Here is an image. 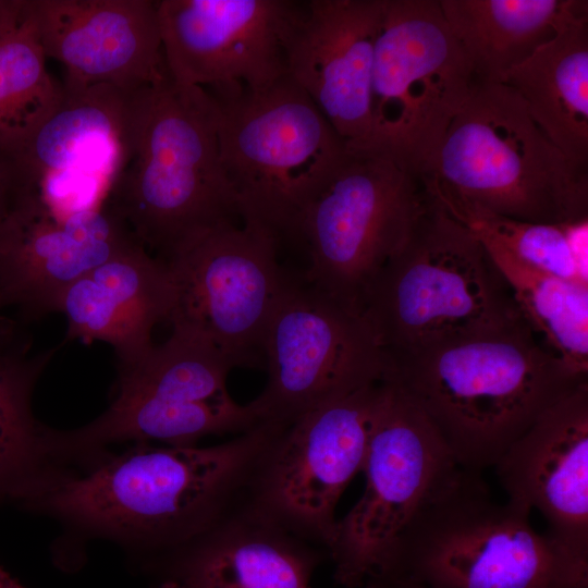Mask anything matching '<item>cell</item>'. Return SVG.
<instances>
[{
    "label": "cell",
    "instance_id": "11",
    "mask_svg": "<svg viewBox=\"0 0 588 588\" xmlns=\"http://www.w3.org/2000/svg\"><path fill=\"white\" fill-rule=\"evenodd\" d=\"M461 467L420 409L382 380L364 493L338 520L328 554L345 588H376L416 515Z\"/></svg>",
    "mask_w": 588,
    "mask_h": 588
},
{
    "label": "cell",
    "instance_id": "17",
    "mask_svg": "<svg viewBox=\"0 0 588 588\" xmlns=\"http://www.w3.org/2000/svg\"><path fill=\"white\" fill-rule=\"evenodd\" d=\"M385 0L299 2L284 38L286 75L311 99L348 151L370 128L375 50Z\"/></svg>",
    "mask_w": 588,
    "mask_h": 588
},
{
    "label": "cell",
    "instance_id": "1",
    "mask_svg": "<svg viewBox=\"0 0 588 588\" xmlns=\"http://www.w3.org/2000/svg\"><path fill=\"white\" fill-rule=\"evenodd\" d=\"M284 426L259 422L210 446L139 443L78 478H56L32 503L99 534L177 549L247 499Z\"/></svg>",
    "mask_w": 588,
    "mask_h": 588
},
{
    "label": "cell",
    "instance_id": "8",
    "mask_svg": "<svg viewBox=\"0 0 588 588\" xmlns=\"http://www.w3.org/2000/svg\"><path fill=\"white\" fill-rule=\"evenodd\" d=\"M232 363L198 334L172 327L171 335L142 357L118 364L117 393L91 422L51 429L53 457L86 455L123 441L189 446L210 434L242 433L259 424L249 406L226 390Z\"/></svg>",
    "mask_w": 588,
    "mask_h": 588
},
{
    "label": "cell",
    "instance_id": "18",
    "mask_svg": "<svg viewBox=\"0 0 588 588\" xmlns=\"http://www.w3.org/2000/svg\"><path fill=\"white\" fill-rule=\"evenodd\" d=\"M47 58L65 69L62 87L97 84L136 90L168 71L156 1L28 0Z\"/></svg>",
    "mask_w": 588,
    "mask_h": 588
},
{
    "label": "cell",
    "instance_id": "9",
    "mask_svg": "<svg viewBox=\"0 0 588 588\" xmlns=\"http://www.w3.org/2000/svg\"><path fill=\"white\" fill-rule=\"evenodd\" d=\"M473 83L439 0H385L373 59L369 134L350 152L380 156L429 177Z\"/></svg>",
    "mask_w": 588,
    "mask_h": 588
},
{
    "label": "cell",
    "instance_id": "4",
    "mask_svg": "<svg viewBox=\"0 0 588 588\" xmlns=\"http://www.w3.org/2000/svg\"><path fill=\"white\" fill-rule=\"evenodd\" d=\"M363 317L385 356L526 324L481 242L432 192L406 242L372 283Z\"/></svg>",
    "mask_w": 588,
    "mask_h": 588
},
{
    "label": "cell",
    "instance_id": "14",
    "mask_svg": "<svg viewBox=\"0 0 588 588\" xmlns=\"http://www.w3.org/2000/svg\"><path fill=\"white\" fill-rule=\"evenodd\" d=\"M279 244L258 228L215 226L164 261L174 286L172 327L189 330L234 367L264 364V335L290 275Z\"/></svg>",
    "mask_w": 588,
    "mask_h": 588
},
{
    "label": "cell",
    "instance_id": "26",
    "mask_svg": "<svg viewBox=\"0 0 588 588\" xmlns=\"http://www.w3.org/2000/svg\"><path fill=\"white\" fill-rule=\"evenodd\" d=\"M481 244L532 333L574 373L588 377V284L538 269L495 244Z\"/></svg>",
    "mask_w": 588,
    "mask_h": 588
},
{
    "label": "cell",
    "instance_id": "34",
    "mask_svg": "<svg viewBox=\"0 0 588 588\" xmlns=\"http://www.w3.org/2000/svg\"><path fill=\"white\" fill-rule=\"evenodd\" d=\"M402 588H424V587H420V586H405V587H402Z\"/></svg>",
    "mask_w": 588,
    "mask_h": 588
},
{
    "label": "cell",
    "instance_id": "28",
    "mask_svg": "<svg viewBox=\"0 0 588 588\" xmlns=\"http://www.w3.org/2000/svg\"><path fill=\"white\" fill-rule=\"evenodd\" d=\"M46 59L25 0L20 20L0 29V145L37 126L61 102L62 84L48 73Z\"/></svg>",
    "mask_w": 588,
    "mask_h": 588
},
{
    "label": "cell",
    "instance_id": "32",
    "mask_svg": "<svg viewBox=\"0 0 588 588\" xmlns=\"http://www.w3.org/2000/svg\"><path fill=\"white\" fill-rule=\"evenodd\" d=\"M160 588H181L176 583L166 579Z\"/></svg>",
    "mask_w": 588,
    "mask_h": 588
},
{
    "label": "cell",
    "instance_id": "21",
    "mask_svg": "<svg viewBox=\"0 0 588 588\" xmlns=\"http://www.w3.org/2000/svg\"><path fill=\"white\" fill-rule=\"evenodd\" d=\"M174 286L164 260L134 242L74 282L58 313L68 319L66 341L110 344L118 364L145 355L155 327L169 320Z\"/></svg>",
    "mask_w": 588,
    "mask_h": 588
},
{
    "label": "cell",
    "instance_id": "16",
    "mask_svg": "<svg viewBox=\"0 0 588 588\" xmlns=\"http://www.w3.org/2000/svg\"><path fill=\"white\" fill-rule=\"evenodd\" d=\"M298 1H156L169 76L215 99L262 91L286 74L284 38Z\"/></svg>",
    "mask_w": 588,
    "mask_h": 588
},
{
    "label": "cell",
    "instance_id": "7",
    "mask_svg": "<svg viewBox=\"0 0 588 588\" xmlns=\"http://www.w3.org/2000/svg\"><path fill=\"white\" fill-rule=\"evenodd\" d=\"M215 100L221 164L241 221L279 246L295 242L305 209L347 159L346 143L286 74L262 91Z\"/></svg>",
    "mask_w": 588,
    "mask_h": 588
},
{
    "label": "cell",
    "instance_id": "29",
    "mask_svg": "<svg viewBox=\"0 0 588 588\" xmlns=\"http://www.w3.org/2000/svg\"><path fill=\"white\" fill-rule=\"evenodd\" d=\"M24 5L25 0H0V29L19 21Z\"/></svg>",
    "mask_w": 588,
    "mask_h": 588
},
{
    "label": "cell",
    "instance_id": "5",
    "mask_svg": "<svg viewBox=\"0 0 588 588\" xmlns=\"http://www.w3.org/2000/svg\"><path fill=\"white\" fill-rule=\"evenodd\" d=\"M529 511L497 503L458 467L416 515L376 588H588V566L537 532Z\"/></svg>",
    "mask_w": 588,
    "mask_h": 588
},
{
    "label": "cell",
    "instance_id": "31",
    "mask_svg": "<svg viewBox=\"0 0 588 588\" xmlns=\"http://www.w3.org/2000/svg\"><path fill=\"white\" fill-rule=\"evenodd\" d=\"M0 588H24L0 565Z\"/></svg>",
    "mask_w": 588,
    "mask_h": 588
},
{
    "label": "cell",
    "instance_id": "27",
    "mask_svg": "<svg viewBox=\"0 0 588 588\" xmlns=\"http://www.w3.org/2000/svg\"><path fill=\"white\" fill-rule=\"evenodd\" d=\"M428 185L443 208L480 242L495 244L518 259L562 279L588 284L587 221L574 224L534 223L494 213L440 187Z\"/></svg>",
    "mask_w": 588,
    "mask_h": 588
},
{
    "label": "cell",
    "instance_id": "33",
    "mask_svg": "<svg viewBox=\"0 0 588 588\" xmlns=\"http://www.w3.org/2000/svg\"><path fill=\"white\" fill-rule=\"evenodd\" d=\"M3 304H4V302H3L2 295H1V293H0V308H1V306H2ZM5 328H7V327H4L3 324L0 323V332L3 331Z\"/></svg>",
    "mask_w": 588,
    "mask_h": 588
},
{
    "label": "cell",
    "instance_id": "25",
    "mask_svg": "<svg viewBox=\"0 0 588 588\" xmlns=\"http://www.w3.org/2000/svg\"><path fill=\"white\" fill-rule=\"evenodd\" d=\"M0 332V501L32 504L56 476L47 471L48 428L32 412L34 387L58 347L28 354Z\"/></svg>",
    "mask_w": 588,
    "mask_h": 588
},
{
    "label": "cell",
    "instance_id": "3",
    "mask_svg": "<svg viewBox=\"0 0 588 588\" xmlns=\"http://www.w3.org/2000/svg\"><path fill=\"white\" fill-rule=\"evenodd\" d=\"M106 204L162 260L204 232L241 220L209 93L169 74L134 91L126 156Z\"/></svg>",
    "mask_w": 588,
    "mask_h": 588
},
{
    "label": "cell",
    "instance_id": "10",
    "mask_svg": "<svg viewBox=\"0 0 588 588\" xmlns=\"http://www.w3.org/2000/svg\"><path fill=\"white\" fill-rule=\"evenodd\" d=\"M431 199L426 176L387 158L350 152L301 217L304 280L363 316L368 292Z\"/></svg>",
    "mask_w": 588,
    "mask_h": 588
},
{
    "label": "cell",
    "instance_id": "6",
    "mask_svg": "<svg viewBox=\"0 0 588 588\" xmlns=\"http://www.w3.org/2000/svg\"><path fill=\"white\" fill-rule=\"evenodd\" d=\"M429 177L512 219L574 224L588 218V171L561 152L504 83L474 81Z\"/></svg>",
    "mask_w": 588,
    "mask_h": 588
},
{
    "label": "cell",
    "instance_id": "24",
    "mask_svg": "<svg viewBox=\"0 0 588 588\" xmlns=\"http://www.w3.org/2000/svg\"><path fill=\"white\" fill-rule=\"evenodd\" d=\"M475 82L504 83L507 74L551 40L583 0H439Z\"/></svg>",
    "mask_w": 588,
    "mask_h": 588
},
{
    "label": "cell",
    "instance_id": "23",
    "mask_svg": "<svg viewBox=\"0 0 588 588\" xmlns=\"http://www.w3.org/2000/svg\"><path fill=\"white\" fill-rule=\"evenodd\" d=\"M504 84L561 152L588 171V8L513 69Z\"/></svg>",
    "mask_w": 588,
    "mask_h": 588
},
{
    "label": "cell",
    "instance_id": "20",
    "mask_svg": "<svg viewBox=\"0 0 588 588\" xmlns=\"http://www.w3.org/2000/svg\"><path fill=\"white\" fill-rule=\"evenodd\" d=\"M494 467L507 502L538 510L551 539L588 566V380L544 409Z\"/></svg>",
    "mask_w": 588,
    "mask_h": 588
},
{
    "label": "cell",
    "instance_id": "15",
    "mask_svg": "<svg viewBox=\"0 0 588 588\" xmlns=\"http://www.w3.org/2000/svg\"><path fill=\"white\" fill-rule=\"evenodd\" d=\"M134 91L110 84L63 89L52 113L0 145L12 201L65 217L102 207L126 156Z\"/></svg>",
    "mask_w": 588,
    "mask_h": 588
},
{
    "label": "cell",
    "instance_id": "19",
    "mask_svg": "<svg viewBox=\"0 0 588 588\" xmlns=\"http://www.w3.org/2000/svg\"><path fill=\"white\" fill-rule=\"evenodd\" d=\"M136 241L107 204L64 217L16 203L0 224L3 302L32 317L58 313L74 282Z\"/></svg>",
    "mask_w": 588,
    "mask_h": 588
},
{
    "label": "cell",
    "instance_id": "30",
    "mask_svg": "<svg viewBox=\"0 0 588 588\" xmlns=\"http://www.w3.org/2000/svg\"><path fill=\"white\" fill-rule=\"evenodd\" d=\"M12 208V195L7 177L0 168V224Z\"/></svg>",
    "mask_w": 588,
    "mask_h": 588
},
{
    "label": "cell",
    "instance_id": "2",
    "mask_svg": "<svg viewBox=\"0 0 588 588\" xmlns=\"http://www.w3.org/2000/svg\"><path fill=\"white\" fill-rule=\"evenodd\" d=\"M385 358L382 380L420 409L460 466L476 471L494 466L544 409L588 380L527 324Z\"/></svg>",
    "mask_w": 588,
    "mask_h": 588
},
{
    "label": "cell",
    "instance_id": "12",
    "mask_svg": "<svg viewBox=\"0 0 588 588\" xmlns=\"http://www.w3.org/2000/svg\"><path fill=\"white\" fill-rule=\"evenodd\" d=\"M267 381L249 406L289 426L307 412L380 382L387 358L366 319L290 275L268 320Z\"/></svg>",
    "mask_w": 588,
    "mask_h": 588
},
{
    "label": "cell",
    "instance_id": "13",
    "mask_svg": "<svg viewBox=\"0 0 588 588\" xmlns=\"http://www.w3.org/2000/svg\"><path fill=\"white\" fill-rule=\"evenodd\" d=\"M381 383L318 406L284 427L260 458L246 502L328 551L338 502L363 470Z\"/></svg>",
    "mask_w": 588,
    "mask_h": 588
},
{
    "label": "cell",
    "instance_id": "22",
    "mask_svg": "<svg viewBox=\"0 0 588 588\" xmlns=\"http://www.w3.org/2000/svg\"><path fill=\"white\" fill-rule=\"evenodd\" d=\"M322 550L245 501L177 548L167 579L181 588H310Z\"/></svg>",
    "mask_w": 588,
    "mask_h": 588
}]
</instances>
